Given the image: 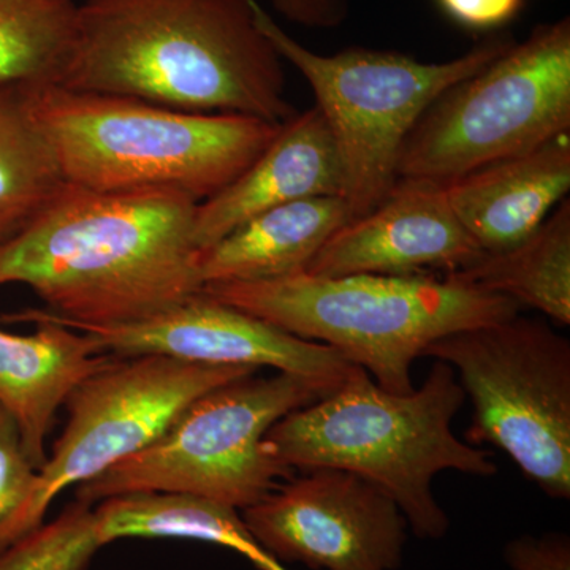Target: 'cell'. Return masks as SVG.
Here are the masks:
<instances>
[{
  "label": "cell",
  "mask_w": 570,
  "mask_h": 570,
  "mask_svg": "<svg viewBox=\"0 0 570 570\" xmlns=\"http://www.w3.org/2000/svg\"><path fill=\"white\" fill-rule=\"evenodd\" d=\"M2 321L36 326L31 335L0 328V407L17 423L26 455L39 469L59 409L112 355L104 354L88 333L52 321L43 309L20 311Z\"/></svg>",
  "instance_id": "15"
},
{
  "label": "cell",
  "mask_w": 570,
  "mask_h": 570,
  "mask_svg": "<svg viewBox=\"0 0 570 570\" xmlns=\"http://www.w3.org/2000/svg\"><path fill=\"white\" fill-rule=\"evenodd\" d=\"M253 10L277 55L303 75L316 96L343 163L351 220L373 212L393 189L404 142L438 97L515 45L505 33L487 37L445 62L370 48L325 56L288 36L257 0Z\"/></svg>",
  "instance_id": "6"
},
{
  "label": "cell",
  "mask_w": 570,
  "mask_h": 570,
  "mask_svg": "<svg viewBox=\"0 0 570 570\" xmlns=\"http://www.w3.org/2000/svg\"><path fill=\"white\" fill-rule=\"evenodd\" d=\"M275 9L295 24L333 29L348 14V0H272Z\"/></svg>",
  "instance_id": "26"
},
{
  "label": "cell",
  "mask_w": 570,
  "mask_h": 570,
  "mask_svg": "<svg viewBox=\"0 0 570 570\" xmlns=\"http://www.w3.org/2000/svg\"><path fill=\"white\" fill-rule=\"evenodd\" d=\"M505 561L513 570H570V542L564 534L523 535L510 542Z\"/></svg>",
  "instance_id": "24"
},
{
  "label": "cell",
  "mask_w": 570,
  "mask_h": 570,
  "mask_svg": "<svg viewBox=\"0 0 570 570\" xmlns=\"http://www.w3.org/2000/svg\"><path fill=\"white\" fill-rule=\"evenodd\" d=\"M480 254L453 213L444 184L400 178L373 212L337 228L303 273L321 277L450 273Z\"/></svg>",
  "instance_id": "13"
},
{
  "label": "cell",
  "mask_w": 570,
  "mask_h": 570,
  "mask_svg": "<svg viewBox=\"0 0 570 570\" xmlns=\"http://www.w3.org/2000/svg\"><path fill=\"white\" fill-rule=\"evenodd\" d=\"M75 0H0V80L55 85L69 56Z\"/></svg>",
  "instance_id": "21"
},
{
  "label": "cell",
  "mask_w": 570,
  "mask_h": 570,
  "mask_svg": "<svg viewBox=\"0 0 570 570\" xmlns=\"http://www.w3.org/2000/svg\"><path fill=\"white\" fill-rule=\"evenodd\" d=\"M26 92L63 181L100 193L167 190L200 204L235 181L284 124L56 85Z\"/></svg>",
  "instance_id": "4"
},
{
  "label": "cell",
  "mask_w": 570,
  "mask_h": 570,
  "mask_svg": "<svg viewBox=\"0 0 570 570\" xmlns=\"http://www.w3.org/2000/svg\"><path fill=\"white\" fill-rule=\"evenodd\" d=\"M464 400L455 370L441 360L422 387L404 395L356 366L332 393L269 428L265 448L291 471L340 469L367 480L395 501L417 538L441 539L450 521L431 489L439 472H498L487 450L453 433Z\"/></svg>",
  "instance_id": "3"
},
{
  "label": "cell",
  "mask_w": 570,
  "mask_h": 570,
  "mask_svg": "<svg viewBox=\"0 0 570 570\" xmlns=\"http://www.w3.org/2000/svg\"><path fill=\"white\" fill-rule=\"evenodd\" d=\"M257 371L164 355L112 356L67 397L69 420L51 455L21 504L0 521V550L45 523L62 491L137 455L197 397Z\"/></svg>",
  "instance_id": "10"
},
{
  "label": "cell",
  "mask_w": 570,
  "mask_h": 570,
  "mask_svg": "<svg viewBox=\"0 0 570 570\" xmlns=\"http://www.w3.org/2000/svg\"><path fill=\"white\" fill-rule=\"evenodd\" d=\"M247 530L276 561L324 570H396L407 521L367 480L313 469L243 510Z\"/></svg>",
  "instance_id": "11"
},
{
  "label": "cell",
  "mask_w": 570,
  "mask_h": 570,
  "mask_svg": "<svg viewBox=\"0 0 570 570\" xmlns=\"http://www.w3.org/2000/svg\"><path fill=\"white\" fill-rule=\"evenodd\" d=\"M527 0H436L450 20L469 31H494L520 13Z\"/></svg>",
  "instance_id": "25"
},
{
  "label": "cell",
  "mask_w": 570,
  "mask_h": 570,
  "mask_svg": "<svg viewBox=\"0 0 570 570\" xmlns=\"http://www.w3.org/2000/svg\"><path fill=\"white\" fill-rule=\"evenodd\" d=\"M197 202L167 190L100 193L63 183L50 204L0 245V285L22 284L52 321H145L202 291Z\"/></svg>",
  "instance_id": "1"
},
{
  "label": "cell",
  "mask_w": 570,
  "mask_h": 570,
  "mask_svg": "<svg viewBox=\"0 0 570 570\" xmlns=\"http://www.w3.org/2000/svg\"><path fill=\"white\" fill-rule=\"evenodd\" d=\"M36 475L37 468L26 455L17 423L0 407V521L21 504Z\"/></svg>",
  "instance_id": "23"
},
{
  "label": "cell",
  "mask_w": 570,
  "mask_h": 570,
  "mask_svg": "<svg viewBox=\"0 0 570 570\" xmlns=\"http://www.w3.org/2000/svg\"><path fill=\"white\" fill-rule=\"evenodd\" d=\"M453 213L482 253L523 242L570 189V134L445 183Z\"/></svg>",
  "instance_id": "16"
},
{
  "label": "cell",
  "mask_w": 570,
  "mask_h": 570,
  "mask_svg": "<svg viewBox=\"0 0 570 570\" xmlns=\"http://www.w3.org/2000/svg\"><path fill=\"white\" fill-rule=\"evenodd\" d=\"M335 389L291 373H255L220 385L193 401L151 445L75 487L77 501L181 493L250 508L292 475L265 448L269 428Z\"/></svg>",
  "instance_id": "7"
},
{
  "label": "cell",
  "mask_w": 570,
  "mask_h": 570,
  "mask_svg": "<svg viewBox=\"0 0 570 570\" xmlns=\"http://www.w3.org/2000/svg\"><path fill=\"white\" fill-rule=\"evenodd\" d=\"M346 175L332 130L321 110L295 112L275 140L220 193L195 209L194 243L198 250L219 242L246 220L313 197H343Z\"/></svg>",
  "instance_id": "14"
},
{
  "label": "cell",
  "mask_w": 570,
  "mask_h": 570,
  "mask_svg": "<svg viewBox=\"0 0 570 570\" xmlns=\"http://www.w3.org/2000/svg\"><path fill=\"white\" fill-rule=\"evenodd\" d=\"M348 220L343 197L305 198L258 214L198 250L202 285L255 283L303 272Z\"/></svg>",
  "instance_id": "17"
},
{
  "label": "cell",
  "mask_w": 570,
  "mask_h": 570,
  "mask_svg": "<svg viewBox=\"0 0 570 570\" xmlns=\"http://www.w3.org/2000/svg\"><path fill=\"white\" fill-rule=\"evenodd\" d=\"M423 355L448 363L471 397L469 444L508 453L547 497L570 498V343L517 316L441 337Z\"/></svg>",
  "instance_id": "9"
},
{
  "label": "cell",
  "mask_w": 570,
  "mask_h": 570,
  "mask_svg": "<svg viewBox=\"0 0 570 570\" xmlns=\"http://www.w3.org/2000/svg\"><path fill=\"white\" fill-rule=\"evenodd\" d=\"M63 183L26 86L0 80V245L31 223Z\"/></svg>",
  "instance_id": "20"
},
{
  "label": "cell",
  "mask_w": 570,
  "mask_h": 570,
  "mask_svg": "<svg viewBox=\"0 0 570 570\" xmlns=\"http://www.w3.org/2000/svg\"><path fill=\"white\" fill-rule=\"evenodd\" d=\"M562 134H570L569 18L535 26L439 96L409 134L397 178L450 183Z\"/></svg>",
  "instance_id": "8"
},
{
  "label": "cell",
  "mask_w": 570,
  "mask_h": 570,
  "mask_svg": "<svg viewBox=\"0 0 570 570\" xmlns=\"http://www.w3.org/2000/svg\"><path fill=\"white\" fill-rule=\"evenodd\" d=\"M102 547L92 505L75 501L0 550V570H86Z\"/></svg>",
  "instance_id": "22"
},
{
  "label": "cell",
  "mask_w": 570,
  "mask_h": 570,
  "mask_svg": "<svg viewBox=\"0 0 570 570\" xmlns=\"http://www.w3.org/2000/svg\"><path fill=\"white\" fill-rule=\"evenodd\" d=\"M200 292L268 324L335 348L396 395L414 390L412 365L441 337L517 316L505 296L449 276H311L205 285Z\"/></svg>",
  "instance_id": "5"
},
{
  "label": "cell",
  "mask_w": 570,
  "mask_h": 570,
  "mask_svg": "<svg viewBox=\"0 0 570 570\" xmlns=\"http://www.w3.org/2000/svg\"><path fill=\"white\" fill-rule=\"evenodd\" d=\"M102 546L121 539H189L238 551L261 570H285L262 549L238 510L181 493H130L94 509Z\"/></svg>",
  "instance_id": "18"
},
{
  "label": "cell",
  "mask_w": 570,
  "mask_h": 570,
  "mask_svg": "<svg viewBox=\"0 0 570 570\" xmlns=\"http://www.w3.org/2000/svg\"><path fill=\"white\" fill-rule=\"evenodd\" d=\"M56 86L283 124V59L253 0H81Z\"/></svg>",
  "instance_id": "2"
},
{
  "label": "cell",
  "mask_w": 570,
  "mask_h": 570,
  "mask_svg": "<svg viewBox=\"0 0 570 570\" xmlns=\"http://www.w3.org/2000/svg\"><path fill=\"white\" fill-rule=\"evenodd\" d=\"M445 276L505 296L520 307L570 324V202L564 198L523 242L480 254Z\"/></svg>",
  "instance_id": "19"
},
{
  "label": "cell",
  "mask_w": 570,
  "mask_h": 570,
  "mask_svg": "<svg viewBox=\"0 0 570 570\" xmlns=\"http://www.w3.org/2000/svg\"><path fill=\"white\" fill-rule=\"evenodd\" d=\"M67 326L91 335L104 354L122 358L164 355L202 365L268 366L335 387L356 367L335 348L291 335L204 292L145 321Z\"/></svg>",
  "instance_id": "12"
}]
</instances>
